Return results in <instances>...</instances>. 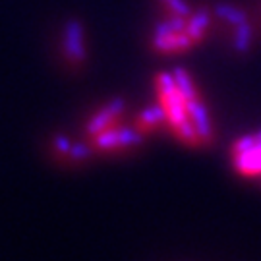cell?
<instances>
[{
    "mask_svg": "<svg viewBox=\"0 0 261 261\" xmlns=\"http://www.w3.org/2000/svg\"><path fill=\"white\" fill-rule=\"evenodd\" d=\"M155 89H157L159 105L165 112V120L170 126V130L174 132L180 141H184L186 145H201L199 134L196 126L190 120V111H188V101L184 95L180 93L176 87L174 75L170 72H161L155 77Z\"/></svg>",
    "mask_w": 261,
    "mask_h": 261,
    "instance_id": "obj_1",
    "label": "cell"
},
{
    "mask_svg": "<svg viewBox=\"0 0 261 261\" xmlns=\"http://www.w3.org/2000/svg\"><path fill=\"white\" fill-rule=\"evenodd\" d=\"M188 18L170 16L165 21H159L151 33V47L159 55H180L194 47L196 43L186 33Z\"/></svg>",
    "mask_w": 261,
    "mask_h": 261,
    "instance_id": "obj_2",
    "label": "cell"
},
{
    "mask_svg": "<svg viewBox=\"0 0 261 261\" xmlns=\"http://www.w3.org/2000/svg\"><path fill=\"white\" fill-rule=\"evenodd\" d=\"M118 120L120 118H116L99 134H95L93 138H89L91 140V147L99 151H120L140 145L141 140H143V134L138 128L122 126Z\"/></svg>",
    "mask_w": 261,
    "mask_h": 261,
    "instance_id": "obj_3",
    "label": "cell"
},
{
    "mask_svg": "<svg viewBox=\"0 0 261 261\" xmlns=\"http://www.w3.org/2000/svg\"><path fill=\"white\" fill-rule=\"evenodd\" d=\"M62 48L66 58L74 66L84 64L87 58V45H85V28L80 19H68L62 33Z\"/></svg>",
    "mask_w": 261,
    "mask_h": 261,
    "instance_id": "obj_4",
    "label": "cell"
},
{
    "mask_svg": "<svg viewBox=\"0 0 261 261\" xmlns=\"http://www.w3.org/2000/svg\"><path fill=\"white\" fill-rule=\"evenodd\" d=\"M122 112H124V101L122 99H112L107 105H103V109L95 112L93 116L89 118V122H87V126H85L87 138H93L95 134H99L103 128H107L111 122L120 118Z\"/></svg>",
    "mask_w": 261,
    "mask_h": 261,
    "instance_id": "obj_5",
    "label": "cell"
},
{
    "mask_svg": "<svg viewBox=\"0 0 261 261\" xmlns=\"http://www.w3.org/2000/svg\"><path fill=\"white\" fill-rule=\"evenodd\" d=\"M209 28H211V10L205 8V6H201V8L194 10L192 16L188 18L186 33L192 37V41H194L196 45H199V43L205 39Z\"/></svg>",
    "mask_w": 261,
    "mask_h": 261,
    "instance_id": "obj_6",
    "label": "cell"
},
{
    "mask_svg": "<svg viewBox=\"0 0 261 261\" xmlns=\"http://www.w3.org/2000/svg\"><path fill=\"white\" fill-rule=\"evenodd\" d=\"M234 167L240 174H246V176L261 172V141L257 140L253 147L234 155Z\"/></svg>",
    "mask_w": 261,
    "mask_h": 261,
    "instance_id": "obj_7",
    "label": "cell"
},
{
    "mask_svg": "<svg viewBox=\"0 0 261 261\" xmlns=\"http://www.w3.org/2000/svg\"><path fill=\"white\" fill-rule=\"evenodd\" d=\"M165 120V112L161 109V105H153L149 109L141 111L138 116H136V128L141 132V134H147V132L155 130L159 124H163Z\"/></svg>",
    "mask_w": 261,
    "mask_h": 261,
    "instance_id": "obj_8",
    "label": "cell"
},
{
    "mask_svg": "<svg viewBox=\"0 0 261 261\" xmlns=\"http://www.w3.org/2000/svg\"><path fill=\"white\" fill-rule=\"evenodd\" d=\"M213 14L217 18H221L224 23H228L230 28H236L244 21H248V14L244 12L242 8L234 6V4H228V2H217L213 8Z\"/></svg>",
    "mask_w": 261,
    "mask_h": 261,
    "instance_id": "obj_9",
    "label": "cell"
},
{
    "mask_svg": "<svg viewBox=\"0 0 261 261\" xmlns=\"http://www.w3.org/2000/svg\"><path fill=\"white\" fill-rule=\"evenodd\" d=\"M253 43V28L250 25V21H244L240 25L234 28L232 33V48L238 55H246Z\"/></svg>",
    "mask_w": 261,
    "mask_h": 261,
    "instance_id": "obj_10",
    "label": "cell"
},
{
    "mask_svg": "<svg viewBox=\"0 0 261 261\" xmlns=\"http://www.w3.org/2000/svg\"><path fill=\"white\" fill-rule=\"evenodd\" d=\"M172 75H174V82H176V87L180 89V93L184 95L186 99H196V97H199V91H197L192 75L188 74L184 68H176L172 72Z\"/></svg>",
    "mask_w": 261,
    "mask_h": 261,
    "instance_id": "obj_11",
    "label": "cell"
},
{
    "mask_svg": "<svg viewBox=\"0 0 261 261\" xmlns=\"http://www.w3.org/2000/svg\"><path fill=\"white\" fill-rule=\"evenodd\" d=\"M163 6L167 8L170 16H182V18H190L192 16V6L188 4L186 0H161Z\"/></svg>",
    "mask_w": 261,
    "mask_h": 261,
    "instance_id": "obj_12",
    "label": "cell"
},
{
    "mask_svg": "<svg viewBox=\"0 0 261 261\" xmlns=\"http://www.w3.org/2000/svg\"><path fill=\"white\" fill-rule=\"evenodd\" d=\"M255 138H257V140H259V141H261V130H259V132H257V134H255Z\"/></svg>",
    "mask_w": 261,
    "mask_h": 261,
    "instance_id": "obj_13",
    "label": "cell"
}]
</instances>
